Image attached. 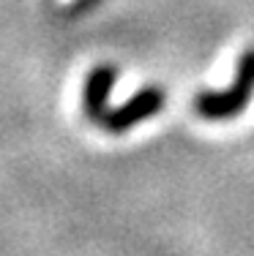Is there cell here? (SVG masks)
Listing matches in <instances>:
<instances>
[{"label": "cell", "mask_w": 254, "mask_h": 256, "mask_svg": "<svg viewBox=\"0 0 254 256\" xmlns=\"http://www.w3.org/2000/svg\"><path fill=\"white\" fill-rule=\"evenodd\" d=\"M164 90L156 88V84H148L140 93H134L129 101H123L120 106L107 109V114L101 118L99 126H104L110 134H126L129 128H134L137 123H145L148 118L159 114L164 109Z\"/></svg>", "instance_id": "7a4b0ae2"}, {"label": "cell", "mask_w": 254, "mask_h": 256, "mask_svg": "<svg viewBox=\"0 0 254 256\" xmlns=\"http://www.w3.org/2000/svg\"><path fill=\"white\" fill-rule=\"evenodd\" d=\"M254 96V50H246L238 58V71L227 90L199 93L194 98V109L205 120H232L246 109Z\"/></svg>", "instance_id": "6da1fadb"}, {"label": "cell", "mask_w": 254, "mask_h": 256, "mask_svg": "<svg viewBox=\"0 0 254 256\" xmlns=\"http://www.w3.org/2000/svg\"><path fill=\"white\" fill-rule=\"evenodd\" d=\"M115 82H118V68L110 63H101L85 76V88H82V109L85 118L101 123V118L107 114V98H110Z\"/></svg>", "instance_id": "3957f363"}]
</instances>
